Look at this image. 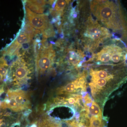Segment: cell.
Listing matches in <instances>:
<instances>
[{"label":"cell","instance_id":"cell-1","mask_svg":"<svg viewBox=\"0 0 127 127\" xmlns=\"http://www.w3.org/2000/svg\"><path fill=\"white\" fill-rule=\"evenodd\" d=\"M93 15L115 36L127 40V14L119 1L92 0Z\"/></svg>","mask_w":127,"mask_h":127},{"label":"cell","instance_id":"cell-2","mask_svg":"<svg viewBox=\"0 0 127 127\" xmlns=\"http://www.w3.org/2000/svg\"><path fill=\"white\" fill-rule=\"evenodd\" d=\"M83 24L80 35L86 48L90 51L96 49L105 41L111 39L112 35L109 30L99 24L91 15Z\"/></svg>","mask_w":127,"mask_h":127},{"label":"cell","instance_id":"cell-3","mask_svg":"<svg viewBox=\"0 0 127 127\" xmlns=\"http://www.w3.org/2000/svg\"><path fill=\"white\" fill-rule=\"evenodd\" d=\"M27 17L30 25L34 28L40 30L45 38L53 36L55 32L47 16L44 14H36L26 7Z\"/></svg>","mask_w":127,"mask_h":127},{"label":"cell","instance_id":"cell-4","mask_svg":"<svg viewBox=\"0 0 127 127\" xmlns=\"http://www.w3.org/2000/svg\"><path fill=\"white\" fill-rule=\"evenodd\" d=\"M44 47L40 50L36 56V68L41 73L51 67L55 56V52L52 45Z\"/></svg>","mask_w":127,"mask_h":127},{"label":"cell","instance_id":"cell-5","mask_svg":"<svg viewBox=\"0 0 127 127\" xmlns=\"http://www.w3.org/2000/svg\"><path fill=\"white\" fill-rule=\"evenodd\" d=\"M86 75L83 73L78 78L59 88V94H70L78 92H85L86 91Z\"/></svg>","mask_w":127,"mask_h":127},{"label":"cell","instance_id":"cell-6","mask_svg":"<svg viewBox=\"0 0 127 127\" xmlns=\"http://www.w3.org/2000/svg\"><path fill=\"white\" fill-rule=\"evenodd\" d=\"M12 70V77L14 81L18 82L25 81L28 78V69L25 64L17 61L11 66V69Z\"/></svg>","mask_w":127,"mask_h":127},{"label":"cell","instance_id":"cell-7","mask_svg":"<svg viewBox=\"0 0 127 127\" xmlns=\"http://www.w3.org/2000/svg\"><path fill=\"white\" fill-rule=\"evenodd\" d=\"M7 95L14 98L17 103L20 111L27 108L29 106L30 102L25 92L22 91H9Z\"/></svg>","mask_w":127,"mask_h":127},{"label":"cell","instance_id":"cell-8","mask_svg":"<svg viewBox=\"0 0 127 127\" xmlns=\"http://www.w3.org/2000/svg\"><path fill=\"white\" fill-rule=\"evenodd\" d=\"M84 57V53L81 50H74L72 48L68 50L66 55L68 61L75 65L79 64Z\"/></svg>","mask_w":127,"mask_h":127},{"label":"cell","instance_id":"cell-9","mask_svg":"<svg viewBox=\"0 0 127 127\" xmlns=\"http://www.w3.org/2000/svg\"><path fill=\"white\" fill-rule=\"evenodd\" d=\"M45 0H27L26 4L28 8L33 12L37 14H42L44 11Z\"/></svg>","mask_w":127,"mask_h":127},{"label":"cell","instance_id":"cell-10","mask_svg":"<svg viewBox=\"0 0 127 127\" xmlns=\"http://www.w3.org/2000/svg\"><path fill=\"white\" fill-rule=\"evenodd\" d=\"M91 105V106H84V108L88 115L90 114L91 117L102 118V112L99 105L95 101H93Z\"/></svg>","mask_w":127,"mask_h":127},{"label":"cell","instance_id":"cell-11","mask_svg":"<svg viewBox=\"0 0 127 127\" xmlns=\"http://www.w3.org/2000/svg\"><path fill=\"white\" fill-rule=\"evenodd\" d=\"M22 45L17 43L15 40L11 45L6 50L4 54L6 56H11L16 55L18 52Z\"/></svg>","mask_w":127,"mask_h":127},{"label":"cell","instance_id":"cell-12","mask_svg":"<svg viewBox=\"0 0 127 127\" xmlns=\"http://www.w3.org/2000/svg\"><path fill=\"white\" fill-rule=\"evenodd\" d=\"M33 36L31 35L24 31L21 32L16 39L15 40L20 45H22L24 43H28L30 41Z\"/></svg>","mask_w":127,"mask_h":127},{"label":"cell","instance_id":"cell-13","mask_svg":"<svg viewBox=\"0 0 127 127\" xmlns=\"http://www.w3.org/2000/svg\"><path fill=\"white\" fill-rule=\"evenodd\" d=\"M68 1L64 0H59L57 1L55 4L53 12L57 15L62 14L65 9Z\"/></svg>","mask_w":127,"mask_h":127},{"label":"cell","instance_id":"cell-14","mask_svg":"<svg viewBox=\"0 0 127 127\" xmlns=\"http://www.w3.org/2000/svg\"><path fill=\"white\" fill-rule=\"evenodd\" d=\"M90 127H103V124L101 118L91 117L90 119Z\"/></svg>","mask_w":127,"mask_h":127},{"label":"cell","instance_id":"cell-15","mask_svg":"<svg viewBox=\"0 0 127 127\" xmlns=\"http://www.w3.org/2000/svg\"><path fill=\"white\" fill-rule=\"evenodd\" d=\"M82 117L83 118L82 119V121L78 124H77L75 127H89L87 123L89 118L86 116Z\"/></svg>","mask_w":127,"mask_h":127},{"label":"cell","instance_id":"cell-16","mask_svg":"<svg viewBox=\"0 0 127 127\" xmlns=\"http://www.w3.org/2000/svg\"><path fill=\"white\" fill-rule=\"evenodd\" d=\"M49 127H58L57 125H54L53 124H51V125H50Z\"/></svg>","mask_w":127,"mask_h":127},{"label":"cell","instance_id":"cell-17","mask_svg":"<svg viewBox=\"0 0 127 127\" xmlns=\"http://www.w3.org/2000/svg\"><path fill=\"white\" fill-rule=\"evenodd\" d=\"M1 120H0V125H1Z\"/></svg>","mask_w":127,"mask_h":127}]
</instances>
